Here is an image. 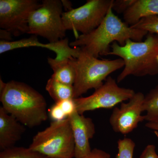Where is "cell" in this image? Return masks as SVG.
Masks as SVG:
<instances>
[{"mask_svg":"<svg viewBox=\"0 0 158 158\" xmlns=\"http://www.w3.org/2000/svg\"><path fill=\"white\" fill-rule=\"evenodd\" d=\"M72 129L75 142V158H84L91 151L89 140L93 138L95 128L91 118L79 114L77 110L67 117Z\"/></svg>","mask_w":158,"mask_h":158,"instance_id":"12","label":"cell"},{"mask_svg":"<svg viewBox=\"0 0 158 158\" xmlns=\"http://www.w3.org/2000/svg\"><path fill=\"white\" fill-rule=\"evenodd\" d=\"M39 47L53 51L56 53L57 60H63L69 58H77L80 54L81 48H71L69 44L67 38L61 40L56 42L43 44L39 42L38 38L33 36L27 38L15 41H0V54L6 52L25 48Z\"/></svg>","mask_w":158,"mask_h":158,"instance_id":"11","label":"cell"},{"mask_svg":"<svg viewBox=\"0 0 158 158\" xmlns=\"http://www.w3.org/2000/svg\"><path fill=\"white\" fill-rule=\"evenodd\" d=\"M84 158H111V156L109 153L102 150L94 148L91 150L90 153Z\"/></svg>","mask_w":158,"mask_h":158,"instance_id":"25","label":"cell"},{"mask_svg":"<svg viewBox=\"0 0 158 158\" xmlns=\"http://www.w3.org/2000/svg\"><path fill=\"white\" fill-rule=\"evenodd\" d=\"M29 148L47 158H74V140L69 118L51 122L34 136Z\"/></svg>","mask_w":158,"mask_h":158,"instance_id":"5","label":"cell"},{"mask_svg":"<svg viewBox=\"0 0 158 158\" xmlns=\"http://www.w3.org/2000/svg\"><path fill=\"white\" fill-rule=\"evenodd\" d=\"M114 0H89L85 5L63 12L62 20L66 31L87 34L101 23Z\"/></svg>","mask_w":158,"mask_h":158,"instance_id":"7","label":"cell"},{"mask_svg":"<svg viewBox=\"0 0 158 158\" xmlns=\"http://www.w3.org/2000/svg\"><path fill=\"white\" fill-rule=\"evenodd\" d=\"M40 4L37 0H0V27L14 36L28 34L29 18Z\"/></svg>","mask_w":158,"mask_h":158,"instance_id":"9","label":"cell"},{"mask_svg":"<svg viewBox=\"0 0 158 158\" xmlns=\"http://www.w3.org/2000/svg\"><path fill=\"white\" fill-rule=\"evenodd\" d=\"M135 143L131 138L120 139L117 142L118 152L116 158H133Z\"/></svg>","mask_w":158,"mask_h":158,"instance_id":"19","label":"cell"},{"mask_svg":"<svg viewBox=\"0 0 158 158\" xmlns=\"http://www.w3.org/2000/svg\"><path fill=\"white\" fill-rule=\"evenodd\" d=\"M148 33L147 31L128 27L114 14L112 6L96 29L89 34L79 35L69 45L81 48L98 58L99 56L108 55L111 43L116 42L123 46L129 39L140 42Z\"/></svg>","mask_w":158,"mask_h":158,"instance_id":"2","label":"cell"},{"mask_svg":"<svg viewBox=\"0 0 158 158\" xmlns=\"http://www.w3.org/2000/svg\"><path fill=\"white\" fill-rule=\"evenodd\" d=\"M57 103L59 104L67 117L76 110L73 99L65 100Z\"/></svg>","mask_w":158,"mask_h":158,"instance_id":"22","label":"cell"},{"mask_svg":"<svg viewBox=\"0 0 158 158\" xmlns=\"http://www.w3.org/2000/svg\"><path fill=\"white\" fill-rule=\"evenodd\" d=\"M46 158H47V157H46Z\"/></svg>","mask_w":158,"mask_h":158,"instance_id":"31","label":"cell"},{"mask_svg":"<svg viewBox=\"0 0 158 158\" xmlns=\"http://www.w3.org/2000/svg\"><path fill=\"white\" fill-rule=\"evenodd\" d=\"M133 28L158 34V15H152L141 19L135 24L131 26Z\"/></svg>","mask_w":158,"mask_h":158,"instance_id":"20","label":"cell"},{"mask_svg":"<svg viewBox=\"0 0 158 158\" xmlns=\"http://www.w3.org/2000/svg\"><path fill=\"white\" fill-rule=\"evenodd\" d=\"M0 158H46L29 148L13 147L2 151Z\"/></svg>","mask_w":158,"mask_h":158,"instance_id":"18","label":"cell"},{"mask_svg":"<svg viewBox=\"0 0 158 158\" xmlns=\"http://www.w3.org/2000/svg\"><path fill=\"white\" fill-rule=\"evenodd\" d=\"M140 158H158L156 146L153 144L147 145L141 153Z\"/></svg>","mask_w":158,"mask_h":158,"instance_id":"24","label":"cell"},{"mask_svg":"<svg viewBox=\"0 0 158 158\" xmlns=\"http://www.w3.org/2000/svg\"><path fill=\"white\" fill-rule=\"evenodd\" d=\"M75 58L57 60L48 57V62L53 71L51 78L62 84L73 86L76 79Z\"/></svg>","mask_w":158,"mask_h":158,"instance_id":"15","label":"cell"},{"mask_svg":"<svg viewBox=\"0 0 158 158\" xmlns=\"http://www.w3.org/2000/svg\"><path fill=\"white\" fill-rule=\"evenodd\" d=\"M145 127L150 129L158 132V119L147 122V123L145 124Z\"/></svg>","mask_w":158,"mask_h":158,"instance_id":"27","label":"cell"},{"mask_svg":"<svg viewBox=\"0 0 158 158\" xmlns=\"http://www.w3.org/2000/svg\"><path fill=\"white\" fill-rule=\"evenodd\" d=\"M144 97L141 92L135 93L128 102L121 103L119 107L114 108L110 123L114 131L127 135L136 129L139 123L145 120V116L141 115L144 112Z\"/></svg>","mask_w":158,"mask_h":158,"instance_id":"10","label":"cell"},{"mask_svg":"<svg viewBox=\"0 0 158 158\" xmlns=\"http://www.w3.org/2000/svg\"><path fill=\"white\" fill-rule=\"evenodd\" d=\"M132 89L119 87L116 80L109 76L93 94L87 97L74 98L77 112L81 115L85 112L100 109H110L135 95Z\"/></svg>","mask_w":158,"mask_h":158,"instance_id":"8","label":"cell"},{"mask_svg":"<svg viewBox=\"0 0 158 158\" xmlns=\"http://www.w3.org/2000/svg\"><path fill=\"white\" fill-rule=\"evenodd\" d=\"M46 90L55 103L74 99V97L73 86L62 84L51 77L47 83Z\"/></svg>","mask_w":158,"mask_h":158,"instance_id":"16","label":"cell"},{"mask_svg":"<svg viewBox=\"0 0 158 158\" xmlns=\"http://www.w3.org/2000/svg\"><path fill=\"white\" fill-rule=\"evenodd\" d=\"M62 6L63 8L66 10V11H70L73 9L72 4L70 1H66V0H62Z\"/></svg>","mask_w":158,"mask_h":158,"instance_id":"28","label":"cell"},{"mask_svg":"<svg viewBox=\"0 0 158 158\" xmlns=\"http://www.w3.org/2000/svg\"><path fill=\"white\" fill-rule=\"evenodd\" d=\"M0 93L2 107L25 126H38L48 119L45 99L27 84L1 79Z\"/></svg>","mask_w":158,"mask_h":158,"instance_id":"1","label":"cell"},{"mask_svg":"<svg viewBox=\"0 0 158 158\" xmlns=\"http://www.w3.org/2000/svg\"><path fill=\"white\" fill-rule=\"evenodd\" d=\"M157 60L158 62V55L157 56Z\"/></svg>","mask_w":158,"mask_h":158,"instance_id":"30","label":"cell"},{"mask_svg":"<svg viewBox=\"0 0 158 158\" xmlns=\"http://www.w3.org/2000/svg\"><path fill=\"white\" fill-rule=\"evenodd\" d=\"M155 134L156 136V137H157L158 138V132L155 131Z\"/></svg>","mask_w":158,"mask_h":158,"instance_id":"29","label":"cell"},{"mask_svg":"<svg viewBox=\"0 0 158 158\" xmlns=\"http://www.w3.org/2000/svg\"><path fill=\"white\" fill-rule=\"evenodd\" d=\"M25 126L0 107V149L14 147L26 131Z\"/></svg>","mask_w":158,"mask_h":158,"instance_id":"13","label":"cell"},{"mask_svg":"<svg viewBox=\"0 0 158 158\" xmlns=\"http://www.w3.org/2000/svg\"><path fill=\"white\" fill-rule=\"evenodd\" d=\"M60 0H43L31 13L28 34L40 36L56 42L64 39L65 30L62 20L63 9Z\"/></svg>","mask_w":158,"mask_h":158,"instance_id":"6","label":"cell"},{"mask_svg":"<svg viewBox=\"0 0 158 158\" xmlns=\"http://www.w3.org/2000/svg\"><path fill=\"white\" fill-rule=\"evenodd\" d=\"M143 109L146 113L145 120L148 122L158 119V85L144 97Z\"/></svg>","mask_w":158,"mask_h":158,"instance_id":"17","label":"cell"},{"mask_svg":"<svg viewBox=\"0 0 158 158\" xmlns=\"http://www.w3.org/2000/svg\"><path fill=\"white\" fill-rule=\"evenodd\" d=\"M80 48L78 57L74 59L76 70L74 98L80 97L90 89H98L110 74L124 66V61L121 58L100 60Z\"/></svg>","mask_w":158,"mask_h":158,"instance_id":"4","label":"cell"},{"mask_svg":"<svg viewBox=\"0 0 158 158\" xmlns=\"http://www.w3.org/2000/svg\"><path fill=\"white\" fill-rule=\"evenodd\" d=\"M49 115L53 121H60L67 118L62 108L57 103H55V104L51 107L49 111Z\"/></svg>","mask_w":158,"mask_h":158,"instance_id":"21","label":"cell"},{"mask_svg":"<svg viewBox=\"0 0 158 158\" xmlns=\"http://www.w3.org/2000/svg\"><path fill=\"white\" fill-rule=\"evenodd\" d=\"M158 15V0H135L123 14L126 23L131 26L141 19Z\"/></svg>","mask_w":158,"mask_h":158,"instance_id":"14","label":"cell"},{"mask_svg":"<svg viewBox=\"0 0 158 158\" xmlns=\"http://www.w3.org/2000/svg\"><path fill=\"white\" fill-rule=\"evenodd\" d=\"M11 35L12 34L6 30L1 29L0 31V37H1V40L4 41H11Z\"/></svg>","mask_w":158,"mask_h":158,"instance_id":"26","label":"cell"},{"mask_svg":"<svg viewBox=\"0 0 158 158\" xmlns=\"http://www.w3.org/2000/svg\"><path fill=\"white\" fill-rule=\"evenodd\" d=\"M108 55L120 57L124 68L117 77L118 83L130 75L143 77L158 74V34L150 33L144 42L128 40L123 46L114 42Z\"/></svg>","mask_w":158,"mask_h":158,"instance_id":"3","label":"cell"},{"mask_svg":"<svg viewBox=\"0 0 158 158\" xmlns=\"http://www.w3.org/2000/svg\"><path fill=\"white\" fill-rule=\"evenodd\" d=\"M135 0H117L113 1V9L118 13L123 12L131 6Z\"/></svg>","mask_w":158,"mask_h":158,"instance_id":"23","label":"cell"}]
</instances>
